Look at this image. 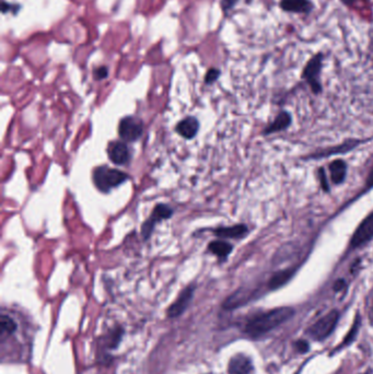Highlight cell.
I'll return each mask as SVG.
<instances>
[{
	"label": "cell",
	"mask_w": 373,
	"mask_h": 374,
	"mask_svg": "<svg viewBox=\"0 0 373 374\" xmlns=\"http://www.w3.org/2000/svg\"><path fill=\"white\" fill-rule=\"evenodd\" d=\"M108 156L113 163L116 165H124L131 159V153L125 141H113L108 147Z\"/></svg>",
	"instance_id": "obj_9"
},
{
	"label": "cell",
	"mask_w": 373,
	"mask_h": 374,
	"mask_svg": "<svg viewBox=\"0 0 373 374\" xmlns=\"http://www.w3.org/2000/svg\"><path fill=\"white\" fill-rule=\"evenodd\" d=\"M247 226L237 224L232 226H222L214 230V234L220 239H241L247 233Z\"/></svg>",
	"instance_id": "obj_14"
},
{
	"label": "cell",
	"mask_w": 373,
	"mask_h": 374,
	"mask_svg": "<svg viewBox=\"0 0 373 374\" xmlns=\"http://www.w3.org/2000/svg\"><path fill=\"white\" fill-rule=\"evenodd\" d=\"M92 178L96 189L103 193H109L111 190L125 183L129 178V175L117 169L102 165L94 169Z\"/></svg>",
	"instance_id": "obj_2"
},
{
	"label": "cell",
	"mask_w": 373,
	"mask_h": 374,
	"mask_svg": "<svg viewBox=\"0 0 373 374\" xmlns=\"http://www.w3.org/2000/svg\"><path fill=\"white\" fill-rule=\"evenodd\" d=\"M239 0H221V7L223 11H229L238 4Z\"/></svg>",
	"instance_id": "obj_22"
},
{
	"label": "cell",
	"mask_w": 373,
	"mask_h": 374,
	"mask_svg": "<svg viewBox=\"0 0 373 374\" xmlns=\"http://www.w3.org/2000/svg\"><path fill=\"white\" fill-rule=\"evenodd\" d=\"M143 134L142 121L135 116H126L120 119L118 125V135L125 142H135L139 140Z\"/></svg>",
	"instance_id": "obj_5"
},
{
	"label": "cell",
	"mask_w": 373,
	"mask_h": 374,
	"mask_svg": "<svg viewBox=\"0 0 373 374\" xmlns=\"http://www.w3.org/2000/svg\"><path fill=\"white\" fill-rule=\"evenodd\" d=\"M324 54L318 53L315 54L310 60L306 63L304 69L302 71V78L310 85L314 93H319L322 90V86L320 82V75L323 68Z\"/></svg>",
	"instance_id": "obj_4"
},
{
	"label": "cell",
	"mask_w": 373,
	"mask_h": 374,
	"mask_svg": "<svg viewBox=\"0 0 373 374\" xmlns=\"http://www.w3.org/2000/svg\"><path fill=\"white\" fill-rule=\"evenodd\" d=\"M253 371V363L247 356L242 354L233 356L228 365L229 374H250Z\"/></svg>",
	"instance_id": "obj_10"
},
{
	"label": "cell",
	"mask_w": 373,
	"mask_h": 374,
	"mask_svg": "<svg viewBox=\"0 0 373 374\" xmlns=\"http://www.w3.org/2000/svg\"><path fill=\"white\" fill-rule=\"evenodd\" d=\"M296 348H297V350L299 352L305 354V352L309 351V344H307L306 341H304V340H299L298 343L296 344Z\"/></svg>",
	"instance_id": "obj_23"
},
{
	"label": "cell",
	"mask_w": 373,
	"mask_h": 374,
	"mask_svg": "<svg viewBox=\"0 0 373 374\" xmlns=\"http://www.w3.org/2000/svg\"><path fill=\"white\" fill-rule=\"evenodd\" d=\"M357 330H358V323L356 322V325H354V328L350 330L349 334H348L347 338H345V344H348L350 343V341H353L355 338H354V335L357 334Z\"/></svg>",
	"instance_id": "obj_25"
},
{
	"label": "cell",
	"mask_w": 373,
	"mask_h": 374,
	"mask_svg": "<svg viewBox=\"0 0 373 374\" xmlns=\"http://www.w3.org/2000/svg\"><path fill=\"white\" fill-rule=\"evenodd\" d=\"M339 320V312L337 310H333L324 315L318 322L314 323L307 330L309 334L315 340H324L327 338L337 326Z\"/></svg>",
	"instance_id": "obj_3"
},
{
	"label": "cell",
	"mask_w": 373,
	"mask_h": 374,
	"mask_svg": "<svg viewBox=\"0 0 373 374\" xmlns=\"http://www.w3.org/2000/svg\"><path fill=\"white\" fill-rule=\"evenodd\" d=\"M367 186L369 187V189H370V187H372V186H373V168L371 169V172H370V174H369V176H368Z\"/></svg>",
	"instance_id": "obj_28"
},
{
	"label": "cell",
	"mask_w": 373,
	"mask_h": 374,
	"mask_svg": "<svg viewBox=\"0 0 373 374\" xmlns=\"http://www.w3.org/2000/svg\"><path fill=\"white\" fill-rule=\"evenodd\" d=\"M279 7L282 11L290 13L309 14L313 10L310 0H280Z\"/></svg>",
	"instance_id": "obj_11"
},
{
	"label": "cell",
	"mask_w": 373,
	"mask_h": 374,
	"mask_svg": "<svg viewBox=\"0 0 373 374\" xmlns=\"http://www.w3.org/2000/svg\"><path fill=\"white\" fill-rule=\"evenodd\" d=\"M294 314L295 310L293 307L282 306L274 308V310L251 319L245 325L244 333L253 338L261 337L274 328L280 326L282 323L288 321Z\"/></svg>",
	"instance_id": "obj_1"
},
{
	"label": "cell",
	"mask_w": 373,
	"mask_h": 374,
	"mask_svg": "<svg viewBox=\"0 0 373 374\" xmlns=\"http://www.w3.org/2000/svg\"><path fill=\"white\" fill-rule=\"evenodd\" d=\"M373 238V213H371L357 227L350 240V247L357 248Z\"/></svg>",
	"instance_id": "obj_8"
},
{
	"label": "cell",
	"mask_w": 373,
	"mask_h": 374,
	"mask_svg": "<svg viewBox=\"0 0 373 374\" xmlns=\"http://www.w3.org/2000/svg\"><path fill=\"white\" fill-rule=\"evenodd\" d=\"M233 250L232 244L223 241V240H217V241H213L209 243L208 245V251L210 253H213L214 255H216L219 261H225L226 257L230 255V253Z\"/></svg>",
	"instance_id": "obj_15"
},
{
	"label": "cell",
	"mask_w": 373,
	"mask_h": 374,
	"mask_svg": "<svg viewBox=\"0 0 373 374\" xmlns=\"http://www.w3.org/2000/svg\"><path fill=\"white\" fill-rule=\"evenodd\" d=\"M252 296H253L252 291L245 290V289H240L234 292L233 295H231L228 299L224 301L223 307L225 308V310H234V308L240 307L242 305H244L245 303H247L251 300V298H252Z\"/></svg>",
	"instance_id": "obj_13"
},
{
	"label": "cell",
	"mask_w": 373,
	"mask_h": 374,
	"mask_svg": "<svg viewBox=\"0 0 373 374\" xmlns=\"http://www.w3.org/2000/svg\"><path fill=\"white\" fill-rule=\"evenodd\" d=\"M340 2H342L345 5H347V6H351L354 4L355 0H340Z\"/></svg>",
	"instance_id": "obj_29"
},
{
	"label": "cell",
	"mask_w": 373,
	"mask_h": 374,
	"mask_svg": "<svg viewBox=\"0 0 373 374\" xmlns=\"http://www.w3.org/2000/svg\"><path fill=\"white\" fill-rule=\"evenodd\" d=\"M321 181H322V186L324 190H327V183L325 180V173H324L323 169H321Z\"/></svg>",
	"instance_id": "obj_26"
},
{
	"label": "cell",
	"mask_w": 373,
	"mask_h": 374,
	"mask_svg": "<svg viewBox=\"0 0 373 374\" xmlns=\"http://www.w3.org/2000/svg\"><path fill=\"white\" fill-rule=\"evenodd\" d=\"M294 273H295L294 269H286V271L276 273L268 282L270 289L276 290V289H279L280 287H282L283 284H286L291 279V277L294 276Z\"/></svg>",
	"instance_id": "obj_17"
},
{
	"label": "cell",
	"mask_w": 373,
	"mask_h": 374,
	"mask_svg": "<svg viewBox=\"0 0 373 374\" xmlns=\"http://www.w3.org/2000/svg\"><path fill=\"white\" fill-rule=\"evenodd\" d=\"M124 335V328L121 327H115L112 330H110L107 336H104V347L108 349H115L120 344L121 337Z\"/></svg>",
	"instance_id": "obj_18"
},
{
	"label": "cell",
	"mask_w": 373,
	"mask_h": 374,
	"mask_svg": "<svg viewBox=\"0 0 373 374\" xmlns=\"http://www.w3.org/2000/svg\"><path fill=\"white\" fill-rule=\"evenodd\" d=\"M174 210L165 204H158L155 209L152 210L151 216L146 220L141 225V237L143 241H148L151 234L155 230V226L162 220L170 219L173 216Z\"/></svg>",
	"instance_id": "obj_6"
},
{
	"label": "cell",
	"mask_w": 373,
	"mask_h": 374,
	"mask_svg": "<svg viewBox=\"0 0 373 374\" xmlns=\"http://www.w3.org/2000/svg\"><path fill=\"white\" fill-rule=\"evenodd\" d=\"M331 181L335 184L343 183L346 176V164L343 160H336L329 164Z\"/></svg>",
	"instance_id": "obj_16"
},
{
	"label": "cell",
	"mask_w": 373,
	"mask_h": 374,
	"mask_svg": "<svg viewBox=\"0 0 373 374\" xmlns=\"http://www.w3.org/2000/svg\"><path fill=\"white\" fill-rule=\"evenodd\" d=\"M18 325L15 321L9 315L2 314L0 316V333H2V338L5 336L12 335L17 330Z\"/></svg>",
	"instance_id": "obj_19"
},
{
	"label": "cell",
	"mask_w": 373,
	"mask_h": 374,
	"mask_svg": "<svg viewBox=\"0 0 373 374\" xmlns=\"http://www.w3.org/2000/svg\"><path fill=\"white\" fill-rule=\"evenodd\" d=\"M195 284H190V286L186 287L180 296L177 297V299L175 300V302L172 303V305L168 308V318L170 319H174V318H178V316L182 315L186 308L189 307V305L191 304L192 300L194 298V294H195Z\"/></svg>",
	"instance_id": "obj_7"
},
{
	"label": "cell",
	"mask_w": 373,
	"mask_h": 374,
	"mask_svg": "<svg viewBox=\"0 0 373 374\" xmlns=\"http://www.w3.org/2000/svg\"><path fill=\"white\" fill-rule=\"evenodd\" d=\"M219 76H220V71H219L218 69H215V68L210 69V70L207 72L206 78H205L206 84H207V85H212V84H214L215 81L219 78Z\"/></svg>",
	"instance_id": "obj_21"
},
{
	"label": "cell",
	"mask_w": 373,
	"mask_h": 374,
	"mask_svg": "<svg viewBox=\"0 0 373 374\" xmlns=\"http://www.w3.org/2000/svg\"><path fill=\"white\" fill-rule=\"evenodd\" d=\"M291 121V118H290V115L288 113H281L278 115V117L275 119L274 123L270 126V128L267 129V134H271V133H274V132H279L281 131V129L286 128Z\"/></svg>",
	"instance_id": "obj_20"
},
{
	"label": "cell",
	"mask_w": 373,
	"mask_h": 374,
	"mask_svg": "<svg viewBox=\"0 0 373 374\" xmlns=\"http://www.w3.org/2000/svg\"><path fill=\"white\" fill-rule=\"evenodd\" d=\"M344 287H345V281H344L343 279H340V280L336 281L335 286H334V289H335V290H337V291H339L340 289H343Z\"/></svg>",
	"instance_id": "obj_27"
},
{
	"label": "cell",
	"mask_w": 373,
	"mask_h": 374,
	"mask_svg": "<svg viewBox=\"0 0 373 374\" xmlns=\"http://www.w3.org/2000/svg\"><path fill=\"white\" fill-rule=\"evenodd\" d=\"M199 131V121L196 117L189 116L182 119L175 127V132L184 139H193Z\"/></svg>",
	"instance_id": "obj_12"
},
{
	"label": "cell",
	"mask_w": 373,
	"mask_h": 374,
	"mask_svg": "<svg viewBox=\"0 0 373 374\" xmlns=\"http://www.w3.org/2000/svg\"><path fill=\"white\" fill-rule=\"evenodd\" d=\"M94 77L98 80H102L108 77V68L107 67H100L94 71Z\"/></svg>",
	"instance_id": "obj_24"
}]
</instances>
